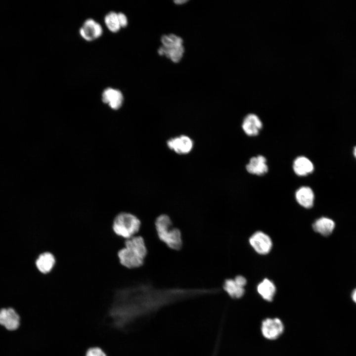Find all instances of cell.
<instances>
[{"label": "cell", "mask_w": 356, "mask_h": 356, "mask_svg": "<svg viewBox=\"0 0 356 356\" xmlns=\"http://www.w3.org/2000/svg\"><path fill=\"white\" fill-rule=\"evenodd\" d=\"M262 123L256 114L251 113L247 115L243 119L242 128L244 133L250 136L258 134L262 128Z\"/></svg>", "instance_id": "30bf717a"}, {"label": "cell", "mask_w": 356, "mask_h": 356, "mask_svg": "<svg viewBox=\"0 0 356 356\" xmlns=\"http://www.w3.org/2000/svg\"><path fill=\"white\" fill-rule=\"evenodd\" d=\"M352 298L354 302L356 303V289H355L353 293Z\"/></svg>", "instance_id": "484cf974"}, {"label": "cell", "mask_w": 356, "mask_h": 356, "mask_svg": "<svg viewBox=\"0 0 356 356\" xmlns=\"http://www.w3.org/2000/svg\"><path fill=\"white\" fill-rule=\"evenodd\" d=\"M186 1H187V0H175L174 2L176 4H181L186 2Z\"/></svg>", "instance_id": "d4e9b609"}, {"label": "cell", "mask_w": 356, "mask_h": 356, "mask_svg": "<svg viewBox=\"0 0 356 356\" xmlns=\"http://www.w3.org/2000/svg\"><path fill=\"white\" fill-rule=\"evenodd\" d=\"M163 46L167 48L180 46L182 45V40L174 34L164 35L162 37Z\"/></svg>", "instance_id": "44dd1931"}, {"label": "cell", "mask_w": 356, "mask_h": 356, "mask_svg": "<svg viewBox=\"0 0 356 356\" xmlns=\"http://www.w3.org/2000/svg\"><path fill=\"white\" fill-rule=\"evenodd\" d=\"M0 324L8 330H15L20 325L19 316L12 308L2 309L0 310Z\"/></svg>", "instance_id": "ba28073f"}, {"label": "cell", "mask_w": 356, "mask_h": 356, "mask_svg": "<svg viewBox=\"0 0 356 356\" xmlns=\"http://www.w3.org/2000/svg\"><path fill=\"white\" fill-rule=\"evenodd\" d=\"M247 172L251 174L262 176L268 171L267 160L262 155H258L252 157L249 163L246 165Z\"/></svg>", "instance_id": "7c38bea8"}, {"label": "cell", "mask_w": 356, "mask_h": 356, "mask_svg": "<svg viewBox=\"0 0 356 356\" xmlns=\"http://www.w3.org/2000/svg\"><path fill=\"white\" fill-rule=\"evenodd\" d=\"M105 23L108 29L112 32H117L121 28L118 13L110 12L105 17Z\"/></svg>", "instance_id": "ffe728a7"}, {"label": "cell", "mask_w": 356, "mask_h": 356, "mask_svg": "<svg viewBox=\"0 0 356 356\" xmlns=\"http://www.w3.org/2000/svg\"><path fill=\"white\" fill-rule=\"evenodd\" d=\"M293 168L295 173L299 176H306L311 174L314 169V166L308 158L305 156H299L294 161Z\"/></svg>", "instance_id": "5bb4252c"}, {"label": "cell", "mask_w": 356, "mask_h": 356, "mask_svg": "<svg viewBox=\"0 0 356 356\" xmlns=\"http://www.w3.org/2000/svg\"><path fill=\"white\" fill-rule=\"evenodd\" d=\"M155 228L160 240L170 249L178 251L182 248V239L180 230L174 226L170 217L161 214L155 219Z\"/></svg>", "instance_id": "3957f363"}, {"label": "cell", "mask_w": 356, "mask_h": 356, "mask_svg": "<svg viewBox=\"0 0 356 356\" xmlns=\"http://www.w3.org/2000/svg\"><path fill=\"white\" fill-rule=\"evenodd\" d=\"M140 226V220L134 215L127 212L118 214L114 218L112 224L115 233L126 239L134 236Z\"/></svg>", "instance_id": "277c9868"}, {"label": "cell", "mask_w": 356, "mask_h": 356, "mask_svg": "<svg viewBox=\"0 0 356 356\" xmlns=\"http://www.w3.org/2000/svg\"><path fill=\"white\" fill-rule=\"evenodd\" d=\"M102 32L101 25L92 19H87L80 30L81 36L89 41L99 38Z\"/></svg>", "instance_id": "9c48e42d"}, {"label": "cell", "mask_w": 356, "mask_h": 356, "mask_svg": "<svg viewBox=\"0 0 356 356\" xmlns=\"http://www.w3.org/2000/svg\"><path fill=\"white\" fill-rule=\"evenodd\" d=\"M223 288L230 297L234 299L240 298L245 293L244 287L239 286L233 279H226Z\"/></svg>", "instance_id": "ac0fdd59"}, {"label": "cell", "mask_w": 356, "mask_h": 356, "mask_svg": "<svg viewBox=\"0 0 356 356\" xmlns=\"http://www.w3.org/2000/svg\"><path fill=\"white\" fill-rule=\"evenodd\" d=\"M168 146L171 150L179 154L188 153L193 147V141L186 135H180L170 139L167 141Z\"/></svg>", "instance_id": "52a82bcc"}, {"label": "cell", "mask_w": 356, "mask_h": 356, "mask_svg": "<svg viewBox=\"0 0 356 356\" xmlns=\"http://www.w3.org/2000/svg\"><path fill=\"white\" fill-rule=\"evenodd\" d=\"M354 154L356 158V146L354 148Z\"/></svg>", "instance_id": "4316f807"}, {"label": "cell", "mask_w": 356, "mask_h": 356, "mask_svg": "<svg viewBox=\"0 0 356 356\" xmlns=\"http://www.w3.org/2000/svg\"><path fill=\"white\" fill-rule=\"evenodd\" d=\"M334 227V222L332 220L325 217L318 219L312 224L313 230L324 236L330 234Z\"/></svg>", "instance_id": "2e32d148"}, {"label": "cell", "mask_w": 356, "mask_h": 356, "mask_svg": "<svg viewBox=\"0 0 356 356\" xmlns=\"http://www.w3.org/2000/svg\"><path fill=\"white\" fill-rule=\"evenodd\" d=\"M234 279L237 284L242 287H244L246 284V278L241 275L237 276Z\"/></svg>", "instance_id": "cb8c5ba5"}, {"label": "cell", "mask_w": 356, "mask_h": 356, "mask_svg": "<svg viewBox=\"0 0 356 356\" xmlns=\"http://www.w3.org/2000/svg\"><path fill=\"white\" fill-rule=\"evenodd\" d=\"M257 291L264 300L270 302L273 299L276 288L272 281L265 278L258 284Z\"/></svg>", "instance_id": "e0dca14e"}, {"label": "cell", "mask_w": 356, "mask_h": 356, "mask_svg": "<svg viewBox=\"0 0 356 356\" xmlns=\"http://www.w3.org/2000/svg\"><path fill=\"white\" fill-rule=\"evenodd\" d=\"M118 17L121 27H125L128 24V20L126 15L122 13H118Z\"/></svg>", "instance_id": "603a6c76"}, {"label": "cell", "mask_w": 356, "mask_h": 356, "mask_svg": "<svg viewBox=\"0 0 356 356\" xmlns=\"http://www.w3.org/2000/svg\"><path fill=\"white\" fill-rule=\"evenodd\" d=\"M147 254V249L143 238L134 236L127 239L124 247L118 253L120 263L128 268H135L142 266Z\"/></svg>", "instance_id": "7a4b0ae2"}, {"label": "cell", "mask_w": 356, "mask_h": 356, "mask_svg": "<svg viewBox=\"0 0 356 356\" xmlns=\"http://www.w3.org/2000/svg\"><path fill=\"white\" fill-rule=\"evenodd\" d=\"M123 99V94L119 90L110 88L105 89L102 95V101L114 110L122 106Z\"/></svg>", "instance_id": "8fae6325"}, {"label": "cell", "mask_w": 356, "mask_h": 356, "mask_svg": "<svg viewBox=\"0 0 356 356\" xmlns=\"http://www.w3.org/2000/svg\"><path fill=\"white\" fill-rule=\"evenodd\" d=\"M184 52L183 45L178 47L167 48L161 46L158 50L160 55H165L174 62H178L181 59Z\"/></svg>", "instance_id": "d6986e66"}, {"label": "cell", "mask_w": 356, "mask_h": 356, "mask_svg": "<svg viewBox=\"0 0 356 356\" xmlns=\"http://www.w3.org/2000/svg\"><path fill=\"white\" fill-rule=\"evenodd\" d=\"M261 331L266 338L275 340L283 332L284 325L281 320L278 318H267L262 321Z\"/></svg>", "instance_id": "5b68a950"}, {"label": "cell", "mask_w": 356, "mask_h": 356, "mask_svg": "<svg viewBox=\"0 0 356 356\" xmlns=\"http://www.w3.org/2000/svg\"><path fill=\"white\" fill-rule=\"evenodd\" d=\"M297 202L304 208L309 209L312 207L314 201V193L309 186H302L295 193Z\"/></svg>", "instance_id": "4fadbf2b"}, {"label": "cell", "mask_w": 356, "mask_h": 356, "mask_svg": "<svg viewBox=\"0 0 356 356\" xmlns=\"http://www.w3.org/2000/svg\"><path fill=\"white\" fill-rule=\"evenodd\" d=\"M214 293L210 288H158L141 283L117 290L107 314L114 328L127 330L170 305Z\"/></svg>", "instance_id": "6da1fadb"}, {"label": "cell", "mask_w": 356, "mask_h": 356, "mask_svg": "<svg viewBox=\"0 0 356 356\" xmlns=\"http://www.w3.org/2000/svg\"><path fill=\"white\" fill-rule=\"evenodd\" d=\"M249 242L256 252L262 255L268 253L272 246L269 236L262 231L254 233L250 237Z\"/></svg>", "instance_id": "8992f818"}, {"label": "cell", "mask_w": 356, "mask_h": 356, "mask_svg": "<svg viewBox=\"0 0 356 356\" xmlns=\"http://www.w3.org/2000/svg\"><path fill=\"white\" fill-rule=\"evenodd\" d=\"M55 264L54 256L52 253L48 252L40 254L36 261L37 268L43 273L49 272L53 268Z\"/></svg>", "instance_id": "9a60e30c"}, {"label": "cell", "mask_w": 356, "mask_h": 356, "mask_svg": "<svg viewBox=\"0 0 356 356\" xmlns=\"http://www.w3.org/2000/svg\"><path fill=\"white\" fill-rule=\"evenodd\" d=\"M85 356H107V355L100 348L92 347L87 350Z\"/></svg>", "instance_id": "7402d4cb"}]
</instances>
